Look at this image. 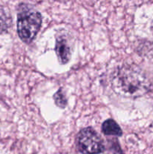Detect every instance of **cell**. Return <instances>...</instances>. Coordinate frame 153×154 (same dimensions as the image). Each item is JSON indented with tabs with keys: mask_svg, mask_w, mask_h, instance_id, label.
Here are the masks:
<instances>
[{
	"mask_svg": "<svg viewBox=\"0 0 153 154\" xmlns=\"http://www.w3.org/2000/svg\"><path fill=\"white\" fill-rule=\"evenodd\" d=\"M102 132L105 135L119 137L122 135V130L119 125L112 119L105 120L101 126Z\"/></svg>",
	"mask_w": 153,
	"mask_h": 154,
	"instance_id": "obj_5",
	"label": "cell"
},
{
	"mask_svg": "<svg viewBox=\"0 0 153 154\" xmlns=\"http://www.w3.org/2000/svg\"><path fill=\"white\" fill-rule=\"evenodd\" d=\"M41 22V14L34 8L25 3L18 6L16 28L22 42L27 44L32 42L40 30Z\"/></svg>",
	"mask_w": 153,
	"mask_h": 154,
	"instance_id": "obj_2",
	"label": "cell"
},
{
	"mask_svg": "<svg viewBox=\"0 0 153 154\" xmlns=\"http://www.w3.org/2000/svg\"><path fill=\"white\" fill-rule=\"evenodd\" d=\"M11 24V18L4 8L0 5V33H3L8 30Z\"/></svg>",
	"mask_w": 153,
	"mask_h": 154,
	"instance_id": "obj_6",
	"label": "cell"
},
{
	"mask_svg": "<svg viewBox=\"0 0 153 154\" xmlns=\"http://www.w3.org/2000/svg\"><path fill=\"white\" fill-rule=\"evenodd\" d=\"M112 150H113V154H124L119 144H118L117 139H115V142L112 143Z\"/></svg>",
	"mask_w": 153,
	"mask_h": 154,
	"instance_id": "obj_8",
	"label": "cell"
},
{
	"mask_svg": "<svg viewBox=\"0 0 153 154\" xmlns=\"http://www.w3.org/2000/svg\"><path fill=\"white\" fill-rule=\"evenodd\" d=\"M111 84L117 94L128 98L142 96L150 87L149 81L142 70L130 65L118 68L112 75Z\"/></svg>",
	"mask_w": 153,
	"mask_h": 154,
	"instance_id": "obj_1",
	"label": "cell"
},
{
	"mask_svg": "<svg viewBox=\"0 0 153 154\" xmlns=\"http://www.w3.org/2000/svg\"><path fill=\"white\" fill-rule=\"evenodd\" d=\"M53 99L56 105L59 107V108H64L67 105V99H66L65 95H64L63 90L62 88L58 90V91L53 95Z\"/></svg>",
	"mask_w": 153,
	"mask_h": 154,
	"instance_id": "obj_7",
	"label": "cell"
},
{
	"mask_svg": "<svg viewBox=\"0 0 153 154\" xmlns=\"http://www.w3.org/2000/svg\"><path fill=\"white\" fill-rule=\"evenodd\" d=\"M70 43L67 36L64 34L57 35L56 38V54L61 64L68 63L71 57Z\"/></svg>",
	"mask_w": 153,
	"mask_h": 154,
	"instance_id": "obj_4",
	"label": "cell"
},
{
	"mask_svg": "<svg viewBox=\"0 0 153 154\" xmlns=\"http://www.w3.org/2000/svg\"><path fill=\"white\" fill-rule=\"evenodd\" d=\"M76 146L78 151L82 154H100L105 150L102 138L91 127L84 128L78 132Z\"/></svg>",
	"mask_w": 153,
	"mask_h": 154,
	"instance_id": "obj_3",
	"label": "cell"
}]
</instances>
